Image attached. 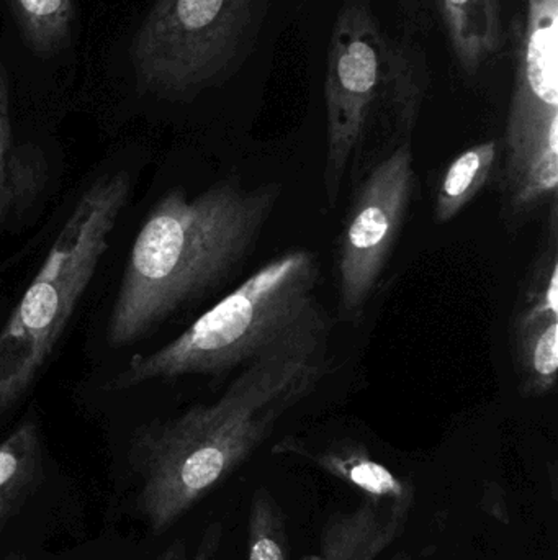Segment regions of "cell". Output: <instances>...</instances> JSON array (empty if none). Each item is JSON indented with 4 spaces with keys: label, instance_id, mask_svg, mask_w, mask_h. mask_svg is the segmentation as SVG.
I'll list each match as a JSON object with an SVG mask.
<instances>
[{
    "label": "cell",
    "instance_id": "cell-1",
    "mask_svg": "<svg viewBox=\"0 0 558 560\" xmlns=\"http://www.w3.org/2000/svg\"><path fill=\"white\" fill-rule=\"evenodd\" d=\"M328 339L311 336L269 352L246 365L216 400L134 431L131 502L153 535L169 532L314 394L328 374Z\"/></svg>",
    "mask_w": 558,
    "mask_h": 560
},
{
    "label": "cell",
    "instance_id": "cell-2",
    "mask_svg": "<svg viewBox=\"0 0 558 560\" xmlns=\"http://www.w3.org/2000/svg\"><path fill=\"white\" fill-rule=\"evenodd\" d=\"M282 196L281 184H213L167 192L141 226L108 323L115 348L144 338L216 289L249 258Z\"/></svg>",
    "mask_w": 558,
    "mask_h": 560
},
{
    "label": "cell",
    "instance_id": "cell-3",
    "mask_svg": "<svg viewBox=\"0 0 558 560\" xmlns=\"http://www.w3.org/2000/svg\"><path fill=\"white\" fill-rule=\"evenodd\" d=\"M320 280L313 252L281 253L173 341L147 354H134L108 382L107 390H127L164 378L225 374L301 339L330 335V313L318 300Z\"/></svg>",
    "mask_w": 558,
    "mask_h": 560
},
{
    "label": "cell",
    "instance_id": "cell-4",
    "mask_svg": "<svg viewBox=\"0 0 558 560\" xmlns=\"http://www.w3.org/2000/svg\"><path fill=\"white\" fill-rule=\"evenodd\" d=\"M425 51L408 33L390 30L370 0H346L328 48L324 105L328 153L324 192L331 206L376 118L408 138L428 97Z\"/></svg>",
    "mask_w": 558,
    "mask_h": 560
},
{
    "label": "cell",
    "instance_id": "cell-5",
    "mask_svg": "<svg viewBox=\"0 0 558 560\" xmlns=\"http://www.w3.org/2000/svg\"><path fill=\"white\" fill-rule=\"evenodd\" d=\"M131 194L130 176L95 180L75 203L38 275L0 331V418L45 368L91 285Z\"/></svg>",
    "mask_w": 558,
    "mask_h": 560
},
{
    "label": "cell",
    "instance_id": "cell-6",
    "mask_svg": "<svg viewBox=\"0 0 558 560\" xmlns=\"http://www.w3.org/2000/svg\"><path fill=\"white\" fill-rule=\"evenodd\" d=\"M269 0H156L131 48L138 88L193 97L228 79L254 49Z\"/></svg>",
    "mask_w": 558,
    "mask_h": 560
},
{
    "label": "cell",
    "instance_id": "cell-7",
    "mask_svg": "<svg viewBox=\"0 0 558 560\" xmlns=\"http://www.w3.org/2000/svg\"><path fill=\"white\" fill-rule=\"evenodd\" d=\"M558 0H527L504 128L503 206L520 222L557 199Z\"/></svg>",
    "mask_w": 558,
    "mask_h": 560
},
{
    "label": "cell",
    "instance_id": "cell-8",
    "mask_svg": "<svg viewBox=\"0 0 558 560\" xmlns=\"http://www.w3.org/2000/svg\"><path fill=\"white\" fill-rule=\"evenodd\" d=\"M416 173L409 140L383 156L360 184L337 240L336 269L340 312L359 322L379 285L402 233Z\"/></svg>",
    "mask_w": 558,
    "mask_h": 560
},
{
    "label": "cell",
    "instance_id": "cell-9",
    "mask_svg": "<svg viewBox=\"0 0 558 560\" xmlns=\"http://www.w3.org/2000/svg\"><path fill=\"white\" fill-rule=\"evenodd\" d=\"M272 453L308 460L366 499L392 503L408 512L415 509V486L370 456L369 450L357 441H334L328 446L314 447L297 438H285L275 444Z\"/></svg>",
    "mask_w": 558,
    "mask_h": 560
},
{
    "label": "cell",
    "instance_id": "cell-10",
    "mask_svg": "<svg viewBox=\"0 0 558 560\" xmlns=\"http://www.w3.org/2000/svg\"><path fill=\"white\" fill-rule=\"evenodd\" d=\"M48 486L45 441L29 418L0 441V536L12 535L29 510L41 505L43 497H52Z\"/></svg>",
    "mask_w": 558,
    "mask_h": 560
},
{
    "label": "cell",
    "instance_id": "cell-11",
    "mask_svg": "<svg viewBox=\"0 0 558 560\" xmlns=\"http://www.w3.org/2000/svg\"><path fill=\"white\" fill-rule=\"evenodd\" d=\"M412 512L363 497L359 505L331 513L314 560H379L405 533Z\"/></svg>",
    "mask_w": 558,
    "mask_h": 560
},
{
    "label": "cell",
    "instance_id": "cell-12",
    "mask_svg": "<svg viewBox=\"0 0 558 560\" xmlns=\"http://www.w3.org/2000/svg\"><path fill=\"white\" fill-rule=\"evenodd\" d=\"M465 74H477L501 48L500 0H432Z\"/></svg>",
    "mask_w": 558,
    "mask_h": 560
},
{
    "label": "cell",
    "instance_id": "cell-13",
    "mask_svg": "<svg viewBox=\"0 0 558 560\" xmlns=\"http://www.w3.org/2000/svg\"><path fill=\"white\" fill-rule=\"evenodd\" d=\"M513 351L521 388L530 397H546L558 375V313L518 310Z\"/></svg>",
    "mask_w": 558,
    "mask_h": 560
},
{
    "label": "cell",
    "instance_id": "cell-14",
    "mask_svg": "<svg viewBox=\"0 0 558 560\" xmlns=\"http://www.w3.org/2000/svg\"><path fill=\"white\" fill-rule=\"evenodd\" d=\"M497 140L482 141L461 151L444 167L435 197L436 222H452L485 189L500 158Z\"/></svg>",
    "mask_w": 558,
    "mask_h": 560
},
{
    "label": "cell",
    "instance_id": "cell-15",
    "mask_svg": "<svg viewBox=\"0 0 558 560\" xmlns=\"http://www.w3.org/2000/svg\"><path fill=\"white\" fill-rule=\"evenodd\" d=\"M26 48L51 58L71 42L74 0H7Z\"/></svg>",
    "mask_w": 558,
    "mask_h": 560
},
{
    "label": "cell",
    "instance_id": "cell-16",
    "mask_svg": "<svg viewBox=\"0 0 558 560\" xmlns=\"http://www.w3.org/2000/svg\"><path fill=\"white\" fill-rule=\"evenodd\" d=\"M48 180V163L41 148L23 143L12 147L0 174V223L7 215L26 209L38 199Z\"/></svg>",
    "mask_w": 558,
    "mask_h": 560
},
{
    "label": "cell",
    "instance_id": "cell-17",
    "mask_svg": "<svg viewBox=\"0 0 558 560\" xmlns=\"http://www.w3.org/2000/svg\"><path fill=\"white\" fill-rule=\"evenodd\" d=\"M248 560H288L287 518L264 486L252 492L249 503Z\"/></svg>",
    "mask_w": 558,
    "mask_h": 560
},
{
    "label": "cell",
    "instance_id": "cell-18",
    "mask_svg": "<svg viewBox=\"0 0 558 560\" xmlns=\"http://www.w3.org/2000/svg\"><path fill=\"white\" fill-rule=\"evenodd\" d=\"M9 75L0 65V174L5 170L7 158L12 150V124H10Z\"/></svg>",
    "mask_w": 558,
    "mask_h": 560
},
{
    "label": "cell",
    "instance_id": "cell-19",
    "mask_svg": "<svg viewBox=\"0 0 558 560\" xmlns=\"http://www.w3.org/2000/svg\"><path fill=\"white\" fill-rule=\"evenodd\" d=\"M225 529L222 523H212L200 539L195 555L190 560H222V546Z\"/></svg>",
    "mask_w": 558,
    "mask_h": 560
},
{
    "label": "cell",
    "instance_id": "cell-20",
    "mask_svg": "<svg viewBox=\"0 0 558 560\" xmlns=\"http://www.w3.org/2000/svg\"><path fill=\"white\" fill-rule=\"evenodd\" d=\"M156 560H189V552H187L186 542L177 539V541H174L166 551L161 552L159 558Z\"/></svg>",
    "mask_w": 558,
    "mask_h": 560
},
{
    "label": "cell",
    "instance_id": "cell-21",
    "mask_svg": "<svg viewBox=\"0 0 558 560\" xmlns=\"http://www.w3.org/2000/svg\"><path fill=\"white\" fill-rule=\"evenodd\" d=\"M0 560H43L36 558L32 552L22 551V549H7L0 555Z\"/></svg>",
    "mask_w": 558,
    "mask_h": 560
},
{
    "label": "cell",
    "instance_id": "cell-22",
    "mask_svg": "<svg viewBox=\"0 0 558 560\" xmlns=\"http://www.w3.org/2000/svg\"><path fill=\"white\" fill-rule=\"evenodd\" d=\"M390 560H412V558H409L408 552H399V555L393 556Z\"/></svg>",
    "mask_w": 558,
    "mask_h": 560
}]
</instances>
